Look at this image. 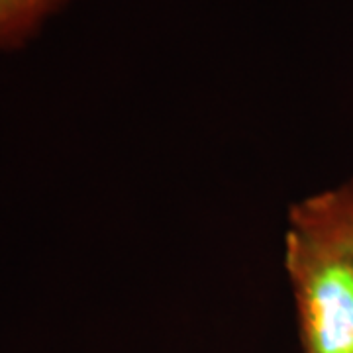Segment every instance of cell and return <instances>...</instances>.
Here are the masks:
<instances>
[{
    "mask_svg": "<svg viewBox=\"0 0 353 353\" xmlns=\"http://www.w3.org/2000/svg\"><path fill=\"white\" fill-rule=\"evenodd\" d=\"M303 353H353V259L303 234L285 238Z\"/></svg>",
    "mask_w": 353,
    "mask_h": 353,
    "instance_id": "obj_1",
    "label": "cell"
},
{
    "mask_svg": "<svg viewBox=\"0 0 353 353\" xmlns=\"http://www.w3.org/2000/svg\"><path fill=\"white\" fill-rule=\"evenodd\" d=\"M289 230L353 259V179L296 204Z\"/></svg>",
    "mask_w": 353,
    "mask_h": 353,
    "instance_id": "obj_2",
    "label": "cell"
},
{
    "mask_svg": "<svg viewBox=\"0 0 353 353\" xmlns=\"http://www.w3.org/2000/svg\"><path fill=\"white\" fill-rule=\"evenodd\" d=\"M71 0H0V53L22 48Z\"/></svg>",
    "mask_w": 353,
    "mask_h": 353,
    "instance_id": "obj_3",
    "label": "cell"
}]
</instances>
